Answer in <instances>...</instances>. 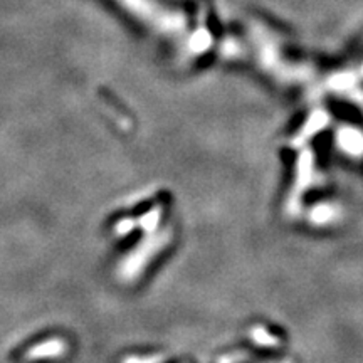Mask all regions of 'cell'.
I'll list each match as a JSON object with an SVG mask.
<instances>
[{
    "label": "cell",
    "mask_w": 363,
    "mask_h": 363,
    "mask_svg": "<svg viewBox=\"0 0 363 363\" xmlns=\"http://www.w3.org/2000/svg\"><path fill=\"white\" fill-rule=\"evenodd\" d=\"M116 2L146 29L153 30L155 34L187 51L195 29H190L184 14L170 9L160 0H116Z\"/></svg>",
    "instance_id": "cell-1"
}]
</instances>
